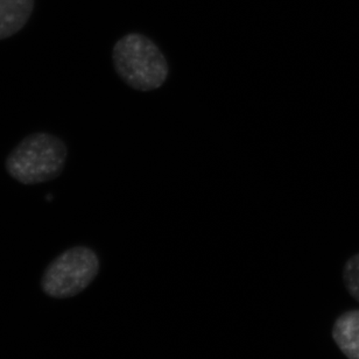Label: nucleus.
Masks as SVG:
<instances>
[{
	"mask_svg": "<svg viewBox=\"0 0 359 359\" xmlns=\"http://www.w3.org/2000/svg\"><path fill=\"white\" fill-rule=\"evenodd\" d=\"M68 160L62 139L47 132L25 137L7 156L5 170L17 182L34 186L59 177Z\"/></svg>",
	"mask_w": 359,
	"mask_h": 359,
	"instance_id": "f257e3e1",
	"label": "nucleus"
},
{
	"mask_svg": "<svg viewBox=\"0 0 359 359\" xmlns=\"http://www.w3.org/2000/svg\"><path fill=\"white\" fill-rule=\"evenodd\" d=\"M112 61L121 80L142 93L163 87L170 75V65L161 49L139 33H130L118 40L112 49Z\"/></svg>",
	"mask_w": 359,
	"mask_h": 359,
	"instance_id": "f03ea898",
	"label": "nucleus"
},
{
	"mask_svg": "<svg viewBox=\"0 0 359 359\" xmlns=\"http://www.w3.org/2000/svg\"><path fill=\"white\" fill-rule=\"evenodd\" d=\"M100 272V258L93 249L79 245L63 251L42 274L43 293L54 299H69L83 292Z\"/></svg>",
	"mask_w": 359,
	"mask_h": 359,
	"instance_id": "7ed1b4c3",
	"label": "nucleus"
},
{
	"mask_svg": "<svg viewBox=\"0 0 359 359\" xmlns=\"http://www.w3.org/2000/svg\"><path fill=\"white\" fill-rule=\"evenodd\" d=\"M332 339L348 359H359V309L346 311L336 318Z\"/></svg>",
	"mask_w": 359,
	"mask_h": 359,
	"instance_id": "20e7f679",
	"label": "nucleus"
},
{
	"mask_svg": "<svg viewBox=\"0 0 359 359\" xmlns=\"http://www.w3.org/2000/svg\"><path fill=\"white\" fill-rule=\"evenodd\" d=\"M34 0H0V40L11 38L26 26Z\"/></svg>",
	"mask_w": 359,
	"mask_h": 359,
	"instance_id": "39448f33",
	"label": "nucleus"
},
{
	"mask_svg": "<svg viewBox=\"0 0 359 359\" xmlns=\"http://www.w3.org/2000/svg\"><path fill=\"white\" fill-rule=\"evenodd\" d=\"M343 283L348 293L359 302V253L348 259L344 265Z\"/></svg>",
	"mask_w": 359,
	"mask_h": 359,
	"instance_id": "423d86ee",
	"label": "nucleus"
}]
</instances>
